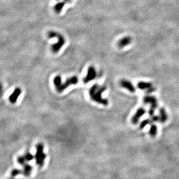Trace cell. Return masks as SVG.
<instances>
[{
	"label": "cell",
	"mask_w": 179,
	"mask_h": 179,
	"mask_svg": "<svg viewBox=\"0 0 179 179\" xmlns=\"http://www.w3.org/2000/svg\"><path fill=\"white\" fill-rule=\"evenodd\" d=\"M145 113H146L145 109H143V108L138 109L137 111L136 112L135 114L133 116V117L132 118V123H134V124L137 123L138 122V121H139V119Z\"/></svg>",
	"instance_id": "10"
},
{
	"label": "cell",
	"mask_w": 179,
	"mask_h": 179,
	"mask_svg": "<svg viewBox=\"0 0 179 179\" xmlns=\"http://www.w3.org/2000/svg\"><path fill=\"white\" fill-rule=\"evenodd\" d=\"M22 173V171L20 170V169H13L11 172V175L12 177H15L16 176H17L18 175H19L20 174H21Z\"/></svg>",
	"instance_id": "17"
},
{
	"label": "cell",
	"mask_w": 179,
	"mask_h": 179,
	"mask_svg": "<svg viewBox=\"0 0 179 179\" xmlns=\"http://www.w3.org/2000/svg\"><path fill=\"white\" fill-rule=\"evenodd\" d=\"M66 2L64 1H62V2H60L57 3L55 6H54V11L56 13H60L61 12V11H62L63 7L64 5H66Z\"/></svg>",
	"instance_id": "13"
},
{
	"label": "cell",
	"mask_w": 179,
	"mask_h": 179,
	"mask_svg": "<svg viewBox=\"0 0 179 179\" xmlns=\"http://www.w3.org/2000/svg\"><path fill=\"white\" fill-rule=\"evenodd\" d=\"M23 169L22 170V174L25 177H29L32 172V167L29 164H25L23 165Z\"/></svg>",
	"instance_id": "12"
},
{
	"label": "cell",
	"mask_w": 179,
	"mask_h": 179,
	"mask_svg": "<svg viewBox=\"0 0 179 179\" xmlns=\"http://www.w3.org/2000/svg\"><path fill=\"white\" fill-rule=\"evenodd\" d=\"M132 41V39L130 36H126L120 39L118 41L117 46L119 48H123L130 44Z\"/></svg>",
	"instance_id": "7"
},
{
	"label": "cell",
	"mask_w": 179,
	"mask_h": 179,
	"mask_svg": "<svg viewBox=\"0 0 179 179\" xmlns=\"http://www.w3.org/2000/svg\"><path fill=\"white\" fill-rule=\"evenodd\" d=\"M2 85H1V84L0 83V92L1 91V90H2Z\"/></svg>",
	"instance_id": "21"
},
{
	"label": "cell",
	"mask_w": 179,
	"mask_h": 179,
	"mask_svg": "<svg viewBox=\"0 0 179 179\" xmlns=\"http://www.w3.org/2000/svg\"><path fill=\"white\" fill-rule=\"evenodd\" d=\"M160 120L161 122H165L167 119V115L165 109L162 108L160 110Z\"/></svg>",
	"instance_id": "14"
},
{
	"label": "cell",
	"mask_w": 179,
	"mask_h": 179,
	"mask_svg": "<svg viewBox=\"0 0 179 179\" xmlns=\"http://www.w3.org/2000/svg\"><path fill=\"white\" fill-rule=\"evenodd\" d=\"M120 85L122 88H125L126 90H128L129 92L133 93L135 91V88L133 84L131 83V82L129 81L127 79H122L120 81Z\"/></svg>",
	"instance_id": "9"
},
{
	"label": "cell",
	"mask_w": 179,
	"mask_h": 179,
	"mask_svg": "<svg viewBox=\"0 0 179 179\" xmlns=\"http://www.w3.org/2000/svg\"><path fill=\"white\" fill-rule=\"evenodd\" d=\"M144 103L146 104H150L151 105V109L149 111V113L150 115H153L154 110L158 106V103L156 99L153 96H146L144 98Z\"/></svg>",
	"instance_id": "5"
},
{
	"label": "cell",
	"mask_w": 179,
	"mask_h": 179,
	"mask_svg": "<svg viewBox=\"0 0 179 179\" xmlns=\"http://www.w3.org/2000/svg\"><path fill=\"white\" fill-rule=\"evenodd\" d=\"M64 1L66 3H67V2H70L71 0H64Z\"/></svg>",
	"instance_id": "20"
},
{
	"label": "cell",
	"mask_w": 179,
	"mask_h": 179,
	"mask_svg": "<svg viewBox=\"0 0 179 179\" xmlns=\"http://www.w3.org/2000/svg\"><path fill=\"white\" fill-rule=\"evenodd\" d=\"M21 93H22V90L19 88H16L15 90H14L13 93L10 95L9 97V102L13 104L16 102L18 97H19L20 94H21Z\"/></svg>",
	"instance_id": "11"
},
{
	"label": "cell",
	"mask_w": 179,
	"mask_h": 179,
	"mask_svg": "<svg viewBox=\"0 0 179 179\" xmlns=\"http://www.w3.org/2000/svg\"><path fill=\"white\" fill-rule=\"evenodd\" d=\"M13 179V178H9V179Z\"/></svg>",
	"instance_id": "22"
},
{
	"label": "cell",
	"mask_w": 179,
	"mask_h": 179,
	"mask_svg": "<svg viewBox=\"0 0 179 179\" xmlns=\"http://www.w3.org/2000/svg\"><path fill=\"white\" fill-rule=\"evenodd\" d=\"M96 76H97V73H96V71L95 67L93 66H90L88 69L86 76L84 77L83 79V83H89L90 81L95 79Z\"/></svg>",
	"instance_id": "6"
},
{
	"label": "cell",
	"mask_w": 179,
	"mask_h": 179,
	"mask_svg": "<svg viewBox=\"0 0 179 179\" xmlns=\"http://www.w3.org/2000/svg\"><path fill=\"white\" fill-rule=\"evenodd\" d=\"M23 156H24V157L25 158V159H26L27 162H29V161L32 160H33L34 158V156L32 155V154L30 153H29V152H27Z\"/></svg>",
	"instance_id": "18"
},
{
	"label": "cell",
	"mask_w": 179,
	"mask_h": 179,
	"mask_svg": "<svg viewBox=\"0 0 179 179\" xmlns=\"http://www.w3.org/2000/svg\"><path fill=\"white\" fill-rule=\"evenodd\" d=\"M48 37L49 39L56 38L58 39V42L56 44L52 45V51L54 53H56L60 51L62 46L66 43V40L64 37L61 34L56 32L49 31L48 32Z\"/></svg>",
	"instance_id": "2"
},
{
	"label": "cell",
	"mask_w": 179,
	"mask_h": 179,
	"mask_svg": "<svg viewBox=\"0 0 179 179\" xmlns=\"http://www.w3.org/2000/svg\"><path fill=\"white\" fill-rule=\"evenodd\" d=\"M106 90L104 86H99V85H93L90 90V99L96 103L107 106L108 101L106 99L102 98V93Z\"/></svg>",
	"instance_id": "1"
},
{
	"label": "cell",
	"mask_w": 179,
	"mask_h": 179,
	"mask_svg": "<svg viewBox=\"0 0 179 179\" xmlns=\"http://www.w3.org/2000/svg\"><path fill=\"white\" fill-rule=\"evenodd\" d=\"M17 162H18V163L19 164L22 165V166H23L24 165L26 164L27 161H26L25 158L24 157V156L22 155V156H19L17 158Z\"/></svg>",
	"instance_id": "15"
},
{
	"label": "cell",
	"mask_w": 179,
	"mask_h": 179,
	"mask_svg": "<svg viewBox=\"0 0 179 179\" xmlns=\"http://www.w3.org/2000/svg\"><path fill=\"white\" fill-rule=\"evenodd\" d=\"M150 123V121L149 120H146L141 122L140 124V128H144L148 124Z\"/></svg>",
	"instance_id": "19"
},
{
	"label": "cell",
	"mask_w": 179,
	"mask_h": 179,
	"mask_svg": "<svg viewBox=\"0 0 179 179\" xmlns=\"http://www.w3.org/2000/svg\"><path fill=\"white\" fill-rule=\"evenodd\" d=\"M44 147L42 143H39L36 146V153L34 157L36 164L40 167L44 166L46 158V155L44 152Z\"/></svg>",
	"instance_id": "3"
},
{
	"label": "cell",
	"mask_w": 179,
	"mask_h": 179,
	"mask_svg": "<svg viewBox=\"0 0 179 179\" xmlns=\"http://www.w3.org/2000/svg\"><path fill=\"white\" fill-rule=\"evenodd\" d=\"M56 1H59V0H56Z\"/></svg>",
	"instance_id": "23"
},
{
	"label": "cell",
	"mask_w": 179,
	"mask_h": 179,
	"mask_svg": "<svg viewBox=\"0 0 179 179\" xmlns=\"http://www.w3.org/2000/svg\"><path fill=\"white\" fill-rule=\"evenodd\" d=\"M150 134L151 136H155L156 134L157 133V128L155 125H153L151 127L150 129Z\"/></svg>",
	"instance_id": "16"
},
{
	"label": "cell",
	"mask_w": 179,
	"mask_h": 179,
	"mask_svg": "<svg viewBox=\"0 0 179 179\" xmlns=\"http://www.w3.org/2000/svg\"><path fill=\"white\" fill-rule=\"evenodd\" d=\"M137 86L140 90H147V92H148V93L153 92L155 90V89L153 87L152 84L150 83L140 82L137 84Z\"/></svg>",
	"instance_id": "8"
},
{
	"label": "cell",
	"mask_w": 179,
	"mask_h": 179,
	"mask_svg": "<svg viewBox=\"0 0 179 179\" xmlns=\"http://www.w3.org/2000/svg\"><path fill=\"white\" fill-rule=\"evenodd\" d=\"M78 83V79L76 76L70 77L66 79L64 83H62V82L59 85V86L56 88V90L59 93H62L72 85H76Z\"/></svg>",
	"instance_id": "4"
}]
</instances>
